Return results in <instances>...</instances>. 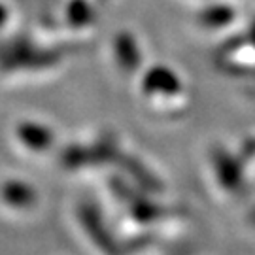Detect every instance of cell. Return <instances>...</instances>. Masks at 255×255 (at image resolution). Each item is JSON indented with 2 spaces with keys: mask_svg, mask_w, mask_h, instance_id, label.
Wrapping results in <instances>:
<instances>
[{
  "mask_svg": "<svg viewBox=\"0 0 255 255\" xmlns=\"http://www.w3.org/2000/svg\"><path fill=\"white\" fill-rule=\"evenodd\" d=\"M78 216H80V221H82L85 233L91 238V242H95V246L101 252H104V255H118V242L114 240L112 233L106 229L101 212L95 204H91V202L80 204Z\"/></svg>",
  "mask_w": 255,
  "mask_h": 255,
  "instance_id": "6da1fadb",
  "label": "cell"
},
{
  "mask_svg": "<svg viewBox=\"0 0 255 255\" xmlns=\"http://www.w3.org/2000/svg\"><path fill=\"white\" fill-rule=\"evenodd\" d=\"M0 201L13 210H30L38 202V193L25 180L9 178L0 183Z\"/></svg>",
  "mask_w": 255,
  "mask_h": 255,
  "instance_id": "7a4b0ae2",
  "label": "cell"
},
{
  "mask_svg": "<svg viewBox=\"0 0 255 255\" xmlns=\"http://www.w3.org/2000/svg\"><path fill=\"white\" fill-rule=\"evenodd\" d=\"M212 161H214V170L218 174L219 183L227 191H240L244 178H242V168L237 159L225 149H216L212 155Z\"/></svg>",
  "mask_w": 255,
  "mask_h": 255,
  "instance_id": "3957f363",
  "label": "cell"
},
{
  "mask_svg": "<svg viewBox=\"0 0 255 255\" xmlns=\"http://www.w3.org/2000/svg\"><path fill=\"white\" fill-rule=\"evenodd\" d=\"M15 134H17V138L21 140L23 146H27L30 151H36V153L51 149L55 142L53 130L46 127V125H42V123H36V121H23V123H19Z\"/></svg>",
  "mask_w": 255,
  "mask_h": 255,
  "instance_id": "277c9868",
  "label": "cell"
},
{
  "mask_svg": "<svg viewBox=\"0 0 255 255\" xmlns=\"http://www.w3.org/2000/svg\"><path fill=\"white\" fill-rule=\"evenodd\" d=\"M180 87L178 76L163 66L151 68L144 78V91L149 95H174L180 91Z\"/></svg>",
  "mask_w": 255,
  "mask_h": 255,
  "instance_id": "5b68a950",
  "label": "cell"
},
{
  "mask_svg": "<svg viewBox=\"0 0 255 255\" xmlns=\"http://www.w3.org/2000/svg\"><path fill=\"white\" fill-rule=\"evenodd\" d=\"M127 204L130 206V212H132V216H134L138 221H151V219H157L159 216H163V208H161V206H157L153 202L142 199L138 193L127 202Z\"/></svg>",
  "mask_w": 255,
  "mask_h": 255,
  "instance_id": "8992f818",
  "label": "cell"
},
{
  "mask_svg": "<svg viewBox=\"0 0 255 255\" xmlns=\"http://www.w3.org/2000/svg\"><path fill=\"white\" fill-rule=\"evenodd\" d=\"M116 51H118L119 63L123 64L125 68H134L140 61V53L136 49V44L132 42V38H128L127 34L118 38V44H116Z\"/></svg>",
  "mask_w": 255,
  "mask_h": 255,
  "instance_id": "52a82bcc",
  "label": "cell"
},
{
  "mask_svg": "<svg viewBox=\"0 0 255 255\" xmlns=\"http://www.w3.org/2000/svg\"><path fill=\"white\" fill-rule=\"evenodd\" d=\"M6 15H8V13H6V8H4V6H0V25L6 21Z\"/></svg>",
  "mask_w": 255,
  "mask_h": 255,
  "instance_id": "ba28073f",
  "label": "cell"
},
{
  "mask_svg": "<svg viewBox=\"0 0 255 255\" xmlns=\"http://www.w3.org/2000/svg\"><path fill=\"white\" fill-rule=\"evenodd\" d=\"M252 221H254V223H255V210H254V212H252Z\"/></svg>",
  "mask_w": 255,
  "mask_h": 255,
  "instance_id": "9c48e42d",
  "label": "cell"
}]
</instances>
